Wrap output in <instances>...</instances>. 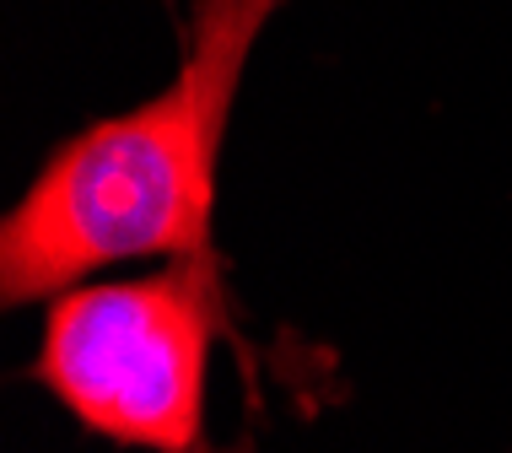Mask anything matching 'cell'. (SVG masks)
Instances as JSON below:
<instances>
[{
  "label": "cell",
  "instance_id": "1",
  "mask_svg": "<svg viewBox=\"0 0 512 453\" xmlns=\"http://www.w3.org/2000/svg\"><path fill=\"white\" fill-rule=\"evenodd\" d=\"M281 0H200L173 87L44 162L0 227V302L22 308L141 254L211 243L216 151L238 76Z\"/></svg>",
  "mask_w": 512,
  "mask_h": 453
},
{
  "label": "cell",
  "instance_id": "2",
  "mask_svg": "<svg viewBox=\"0 0 512 453\" xmlns=\"http://www.w3.org/2000/svg\"><path fill=\"white\" fill-rule=\"evenodd\" d=\"M205 351L211 286L189 254L146 281L60 292L33 378L114 443L189 453L200 437Z\"/></svg>",
  "mask_w": 512,
  "mask_h": 453
}]
</instances>
